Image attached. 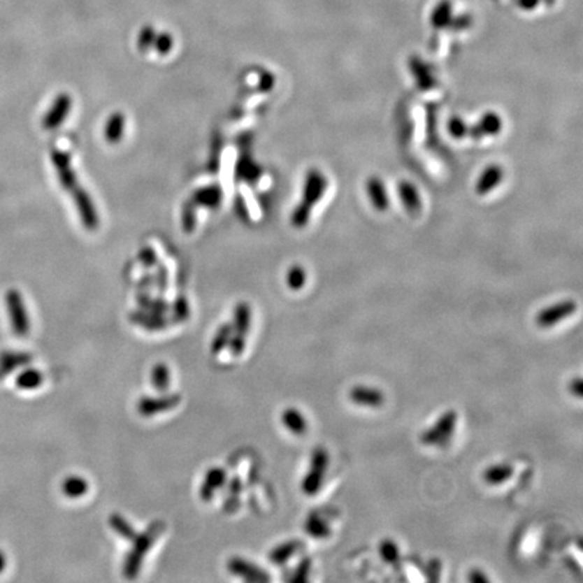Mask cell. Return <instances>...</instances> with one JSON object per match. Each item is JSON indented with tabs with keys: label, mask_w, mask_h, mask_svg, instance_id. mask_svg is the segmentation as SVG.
Segmentation results:
<instances>
[{
	"label": "cell",
	"mask_w": 583,
	"mask_h": 583,
	"mask_svg": "<svg viewBox=\"0 0 583 583\" xmlns=\"http://www.w3.org/2000/svg\"><path fill=\"white\" fill-rule=\"evenodd\" d=\"M503 178H504V169L500 165L491 164L486 166L475 182V192L480 196H485L489 192H491L494 188H497L500 182L503 181Z\"/></svg>",
	"instance_id": "2e32d148"
},
{
	"label": "cell",
	"mask_w": 583,
	"mask_h": 583,
	"mask_svg": "<svg viewBox=\"0 0 583 583\" xmlns=\"http://www.w3.org/2000/svg\"><path fill=\"white\" fill-rule=\"evenodd\" d=\"M329 185L327 177L319 169H310L305 175L304 189H303V201L304 204L313 207L326 192Z\"/></svg>",
	"instance_id": "8fae6325"
},
{
	"label": "cell",
	"mask_w": 583,
	"mask_h": 583,
	"mask_svg": "<svg viewBox=\"0 0 583 583\" xmlns=\"http://www.w3.org/2000/svg\"><path fill=\"white\" fill-rule=\"evenodd\" d=\"M169 310H171V307L164 298H161V297L153 298L152 297L150 301H149V305L145 311L152 312V313H156V315H166V312Z\"/></svg>",
	"instance_id": "b9f144b4"
},
{
	"label": "cell",
	"mask_w": 583,
	"mask_h": 583,
	"mask_svg": "<svg viewBox=\"0 0 583 583\" xmlns=\"http://www.w3.org/2000/svg\"><path fill=\"white\" fill-rule=\"evenodd\" d=\"M168 269L164 265H159L154 274V285L158 288L159 293H165L168 289Z\"/></svg>",
	"instance_id": "7bdbcfd3"
},
{
	"label": "cell",
	"mask_w": 583,
	"mask_h": 583,
	"mask_svg": "<svg viewBox=\"0 0 583 583\" xmlns=\"http://www.w3.org/2000/svg\"><path fill=\"white\" fill-rule=\"evenodd\" d=\"M542 4V0H517V6L526 13L536 10Z\"/></svg>",
	"instance_id": "c3c4849f"
},
{
	"label": "cell",
	"mask_w": 583,
	"mask_h": 583,
	"mask_svg": "<svg viewBox=\"0 0 583 583\" xmlns=\"http://www.w3.org/2000/svg\"><path fill=\"white\" fill-rule=\"evenodd\" d=\"M366 191L374 210L384 213L389 207V197L384 181L380 177H370L366 182Z\"/></svg>",
	"instance_id": "d6986e66"
},
{
	"label": "cell",
	"mask_w": 583,
	"mask_h": 583,
	"mask_svg": "<svg viewBox=\"0 0 583 583\" xmlns=\"http://www.w3.org/2000/svg\"><path fill=\"white\" fill-rule=\"evenodd\" d=\"M110 525L113 528V531L119 535L120 538H123L127 542H133L136 539V532L134 526L130 524L122 514L114 513L110 517Z\"/></svg>",
	"instance_id": "f1b7e54d"
},
{
	"label": "cell",
	"mask_w": 583,
	"mask_h": 583,
	"mask_svg": "<svg viewBox=\"0 0 583 583\" xmlns=\"http://www.w3.org/2000/svg\"><path fill=\"white\" fill-rule=\"evenodd\" d=\"M349 398L354 405L371 409L381 408L387 401L385 393L381 389L368 385L352 387Z\"/></svg>",
	"instance_id": "ba28073f"
},
{
	"label": "cell",
	"mask_w": 583,
	"mask_h": 583,
	"mask_svg": "<svg viewBox=\"0 0 583 583\" xmlns=\"http://www.w3.org/2000/svg\"><path fill=\"white\" fill-rule=\"evenodd\" d=\"M231 335H233V324L231 323L222 324L215 333L213 343H211V352L216 355L224 350L230 343Z\"/></svg>",
	"instance_id": "4dcf8cb0"
},
{
	"label": "cell",
	"mask_w": 583,
	"mask_h": 583,
	"mask_svg": "<svg viewBox=\"0 0 583 583\" xmlns=\"http://www.w3.org/2000/svg\"><path fill=\"white\" fill-rule=\"evenodd\" d=\"M72 196H73V200H75V204L78 207V214H80V217H81V222H82L84 227L88 231H95V230H97V227H99V216H97L94 201L91 200L88 192H85L82 188H80L78 185L72 191Z\"/></svg>",
	"instance_id": "30bf717a"
},
{
	"label": "cell",
	"mask_w": 583,
	"mask_h": 583,
	"mask_svg": "<svg viewBox=\"0 0 583 583\" xmlns=\"http://www.w3.org/2000/svg\"><path fill=\"white\" fill-rule=\"evenodd\" d=\"M287 285L292 291H300L305 287L307 273L300 265H293L287 273Z\"/></svg>",
	"instance_id": "1f68e13d"
},
{
	"label": "cell",
	"mask_w": 583,
	"mask_h": 583,
	"mask_svg": "<svg viewBox=\"0 0 583 583\" xmlns=\"http://www.w3.org/2000/svg\"><path fill=\"white\" fill-rule=\"evenodd\" d=\"M312 208L304 203H298L297 207L293 210L291 216V223L296 229H303L307 226L311 217Z\"/></svg>",
	"instance_id": "d590c367"
},
{
	"label": "cell",
	"mask_w": 583,
	"mask_h": 583,
	"mask_svg": "<svg viewBox=\"0 0 583 583\" xmlns=\"http://www.w3.org/2000/svg\"><path fill=\"white\" fill-rule=\"evenodd\" d=\"M281 422L284 427L296 436H301L308 429L307 417L297 408H287L281 415Z\"/></svg>",
	"instance_id": "44dd1931"
},
{
	"label": "cell",
	"mask_w": 583,
	"mask_h": 583,
	"mask_svg": "<svg viewBox=\"0 0 583 583\" xmlns=\"http://www.w3.org/2000/svg\"><path fill=\"white\" fill-rule=\"evenodd\" d=\"M398 196L409 214L416 215L422 210V199L417 188L409 182V181H401L398 184Z\"/></svg>",
	"instance_id": "ffe728a7"
},
{
	"label": "cell",
	"mask_w": 583,
	"mask_h": 583,
	"mask_svg": "<svg viewBox=\"0 0 583 583\" xmlns=\"http://www.w3.org/2000/svg\"><path fill=\"white\" fill-rule=\"evenodd\" d=\"M223 197V192L222 188L219 185H210V187H204L200 188L199 191H196L191 200L194 201L196 206H206V207H217L219 203L222 201Z\"/></svg>",
	"instance_id": "cb8c5ba5"
},
{
	"label": "cell",
	"mask_w": 583,
	"mask_h": 583,
	"mask_svg": "<svg viewBox=\"0 0 583 583\" xmlns=\"http://www.w3.org/2000/svg\"><path fill=\"white\" fill-rule=\"evenodd\" d=\"M156 48L157 50H158L161 55L168 53V52L171 50V48H172L171 38H169L168 36H162V37H159V38L157 39Z\"/></svg>",
	"instance_id": "7dc6e473"
},
{
	"label": "cell",
	"mask_w": 583,
	"mask_h": 583,
	"mask_svg": "<svg viewBox=\"0 0 583 583\" xmlns=\"http://www.w3.org/2000/svg\"><path fill=\"white\" fill-rule=\"evenodd\" d=\"M227 481L226 471L222 467H213L210 468L206 475L204 481L200 487V497L203 501L210 503L214 498L215 491L223 487Z\"/></svg>",
	"instance_id": "5bb4252c"
},
{
	"label": "cell",
	"mask_w": 583,
	"mask_h": 583,
	"mask_svg": "<svg viewBox=\"0 0 583 583\" xmlns=\"http://www.w3.org/2000/svg\"><path fill=\"white\" fill-rule=\"evenodd\" d=\"M88 489H89L88 482H87L82 477H78V475L68 477V478L62 482V485H61V490H62V493H64L68 498H72V500H75V498H81V497H82V496L88 491Z\"/></svg>",
	"instance_id": "4316f807"
},
{
	"label": "cell",
	"mask_w": 583,
	"mask_h": 583,
	"mask_svg": "<svg viewBox=\"0 0 583 583\" xmlns=\"http://www.w3.org/2000/svg\"><path fill=\"white\" fill-rule=\"evenodd\" d=\"M181 401V396L177 393L171 394H161L159 397H142L136 404V410L143 417H152L158 413L168 412L175 408Z\"/></svg>",
	"instance_id": "52a82bcc"
},
{
	"label": "cell",
	"mask_w": 583,
	"mask_h": 583,
	"mask_svg": "<svg viewBox=\"0 0 583 583\" xmlns=\"http://www.w3.org/2000/svg\"><path fill=\"white\" fill-rule=\"evenodd\" d=\"M181 227L182 231L187 233H192L196 227V204L192 200H188L182 204Z\"/></svg>",
	"instance_id": "d6a6232c"
},
{
	"label": "cell",
	"mask_w": 583,
	"mask_h": 583,
	"mask_svg": "<svg viewBox=\"0 0 583 583\" xmlns=\"http://www.w3.org/2000/svg\"><path fill=\"white\" fill-rule=\"evenodd\" d=\"M448 133L455 139H462L468 133V124L461 117H452L448 122Z\"/></svg>",
	"instance_id": "74e56055"
},
{
	"label": "cell",
	"mask_w": 583,
	"mask_h": 583,
	"mask_svg": "<svg viewBox=\"0 0 583 583\" xmlns=\"http://www.w3.org/2000/svg\"><path fill=\"white\" fill-rule=\"evenodd\" d=\"M301 547H303L301 542H298L297 539L285 542L282 545H278L277 547H274L272 551H271L269 561L273 564H277V566L285 564L300 551Z\"/></svg>",
	"instance_id": "603a6c76"
},
{
	"label": "cell",
	"mask_w": 583,
	"mask_h": 583,
	"mask_svg": "<svg viewBox=\"0 0 583 583\" xmlns=\"http://www.w3.org/2000/svg\"><path fill=\"white\" fill-rule=\"evenodd\" d=\"M477 124L485 136H498L503 130V119L493 111L485 113Z\"/></svg>",
	"instance_id": "83f0119b"
},
{
	"label": "cell",
	"mask_w": 583,
	"mask_h": 583,
	"mask_svg": "<svg viewBox=\"0 0 583 583\" xmlns=\"http://www.w3.org/2000/svg\"><path fill=\"white\" fill-rule=\"evenodd\" d=\"M578 310V304L574 300H564L554 305H548L535 316V323L540 329H551L558 323L573 316Z\"/></svg>",
	"instance_id": "5b68a950"
},
{
	"label": "cell",
	"mask_w": 583,
	"mask_h": 583,
	"mask_svg": "<svg viewBox=\"0 0 583 583\" xmlns=\"http://www.w3.org/2000/svg\"><path fill=\"white\" fill-rule=\"evenodd\" d=\"M380 556L385 563H396L400 558V547L393 539H385L378 547Z\"/></svg>",
	"instance_id": "836d02e7"
},
{
	"label": "cell",
	"mask_w": 583,
	"mask_h": 583,
	"mask_svg": "<svg viewBox=\"0 0 583 583\" xmlns=\"http://www.w3.org/2000/svg\"><path fill=\"white\" fill-rule=\"evenodd\" d=\"M542 3H545V6H552L555 0H542Z\"/></svg>",
	"instance_id": "f5cc1de1"
},
{
	"label": "cell",
	"mask_w": 583,
	"mask_h": 583,
	"mask_svg": "<svg viewBox=\"0 0 583 583\" xmlns=\"http://www.w3.org/2000/svg\"><path fill=\"white\" fill-rule=\"evenodd\" d=\"M568 391L575 396V397H581L582 396V380L580 377H577L575 380H573L568 384Z\"/></svg>",
	"instance_id": "681fc988"
},
{
	"label": "cell",
	"mask_w": 583,
	"mask_h": 583,
	"mask_svg": "<svg viewBox=\"0 0 583 583\" xmlns=\"http://www.w3.org/2000/svg\"><path fill=\"white\" fill-rule=\"evenodd\" d=\"M513 467L508 463H497L491 465L484 470L482 480L490 486H498L505 484L513 475Z\"/></svg>",
	"instance_id": "7402d4cb"
},
{
	"label": "cell",
	"mask_w": 583,
	"mask_h": 583,
	"mask_svg": "<svg viewBox=\"0 0 583 583\" xmlns=\"http://www.w3.org/2000/svg\"><path fill=\"white\" fill-rule=\"evenodd\" d=\"M42 380H43L42 374L38 370H24L17 378V385L24 390H30V389L38 388L42 384Z\"/></svg>",
	"instance_id": "e575fe53"
},
{
	"label": "cell",
	"mask_w": 583,
	"mask_h": 583,
	"mask_svg": "<svg viewBox=\"0 0 583 583\" xmlns=\"http://www.w3.org/2000/svg\"><path fill=\"white\" fill-rule=\"evenodd\" d=\"M4 566H6V559H4V555L0 552V571L4 568Z\"/></svg>",
	"instance_id": "816d5d0a"
},
{
	"label": "cell",
	"mask_w": 583,
	"mask_h": 583,
	"mask_svg": "<svg viewBox=\"0 0 583 583\" xmlns=\"http://www.w3.org/2000/svg\"><path fill=\"white\" fill-rule=\"evenodd\" d=\"M52 162L57 171L59 184L65 191L72 192L78 187V177L75 175L71 166V156L64 150H53L52 152Z\"/></svg>",
	"instance_id": "7c38bea8"
},
{
	"label": "cell",
	"mask_w": 583,
	"mask_h": 583,
	"mask_svg": "<svg viewBox=\"0 0 583 583\" xmlns=\"http://www.w3.org/2000/svg\"><path fill=\"white\" fill-rule=\"evenodd\" d=\"M312 562L310 558H304L300 564L297 566V568L294 570L293 575H292V582H305L308 580L310 571H311Z\"/></svg>",
	"instance_id": "f35d334b"
},
{
	"label": "cell",
	"mask_w": 583,
	"mask_h": 583,
	"mask_svg": "<svg viewBox=\"0 0 583 583\" xmlns=\"http://www.w3.org/2000/svg\"><path fill=\"white\" fill-rule=\"evenodd\" d=\"M172 312H173L172 322L181 323V322H187L189 319L191 310H189V304H188V301L184 296H180V297L175 298L173 307H172Z\"/></svg>",
	"instance_id": "8d00e7d4"
},
{
	"label": "cell",
	"mask_w": 583,
	"mask_h": 583,
	"mask_svg": "<svg viewBox=\"0 0 583 583\" xmlns=\"http://www.w3.org/2000/svg\"><path fill=\"white\" fill-rule=\"evenodd\" d=\"M330 466V455L327 449L317 447L311 455L310 468L301 481V490L307 496H315L323 486L326 473Z\"/></svg>",
	"instance_id": "3957f363"
},
{
	"label": "cell",
	"mask_w": 583,
	"mask_h": 583,
	"mask_svg": "<svg viewBox=\"0 0 583 583\" xmlns=\"http://www.w3.org/2000/svg\"><path fill=\"white\" fill-rule=\"evenodd\" d=\"M129 319L142 329L147 331H161L169 327L171 322L165 315H156L152 312L138 310L129 315Z\"/></svg>",
	"instance_id": "9a60e30c"
},
{
	"label": "cell",
	"mask_w": 583,
	"mask_h": 583,
	"mask_svg": "<svg viewBox=\"0 0 583 583\" xmlns=\"http://www.w3.org/2000/svg\"><path fill=\"white\" fill-rule=\"evenodd\" d=\"M252 326V310L246 303H239L233 311V335L229 349L233 357H239L246 347V336Z\"/></svg>",
	"instance_id": "277c9868"
},
{
	"label": "cell",
	"mask_w": 583,
	"mask_h": 583,
	"mask_svg": "<svg viewBox=\"0 0 583 583\" xmlns=\"http://www.w3.org/2000/svg\"><path fill=\"white\" fill-rule=\"evenodd\" d=\"M150 375H152V384L156 388L157 391L165 393L171 387V371L165 364L162 362L156 364L152 369Z\"/></svg>",
	"instance_id": "f546056e"
},
{
	"label": "cell",
	"mask_w": 583,
	"mask_h": 583,
	"mask_svg": "<svg viewBox=\"0 0 583 583\" xmlns=\"http://www.w3.org/2000/svg\"><path fill=\"white\" fill-rule=\"evenodd\" d=\"M72 108V99L71 95L62 92L57 95L55 101L52 103L50 108L42 119V127L45 130H55L64 123V120L69 115Z\"/></svg>",
	"instance_id": "9c48e42d"
},
{
	"label": "cell",
	"mask_w": 583,
	"mask_h": 583,
	"mask_svg": "<svg viewBox=\"0 0 583 583\" xmlns=\"http://www.w3.org/2000/svg\"><path fill=\"white\" fill-rule=\"evenodd\" d=\"M456 426H458V413L449 409L443 415H440L432 426H429L422 432L420 440L424 446H428V447H446L455 433Z\"/></svg>",
	"instance_id": "7a4b0ae2"
},
{
	"label": "cell",
	"mask_w": 583,
	"mask_h": 583,
	"mask_svg": "<svg viewBox=\"0 0 583 583\" xmlns=\"http://www.w3.org/2000/svg\"><path fill=\"white\" fill-rule=\"evenodd\" d=\"M304 529L307 535L313 539H326L331 535V526L329 521L317 513H311L305 520Z\"/></svg>",
	"instance_id": "d4e9b609"
},
{
	"label": "cell",
	"mask_w": 583,
	"mask_h": 583,
	"mask_svg": "<svg viewBox=\"0 0 583 583\" xmlns=\"http://www.w3.org/2000/svg\"><path fill=\"white\" fill-rule=\"evenodd\" d=\"M242 489H243L242 481H240L238 477H235V478H233V480L229 482V493H230V497L239 498V494H240Z\"/></svg>",
	"instance_id": "bcb514c9"
},
{
	"label": "cell",
	"mask_w": 583,
	"mask_h": 583,
	"mask_svg": "<svg viewBox=\"0 0 583 583\" xmlns=\"http://www.w3.org/2000/svg\"><path fill=\"white\" fill-rule=\"evenodd\" d=\"M227 567L231 574L249 582H268L271 580L269 574L264 568L255 566L252 562H247L243 558H231L227 563Z\"/></svg>",
	"instance_id": "4fadbf2b"
},
{
	"label": "cell",
	"mask_w": 583,
	"mask_h": 583,
	"mask_svg": "<svg viewBox=\"0 0 583 583\" xmlns=\"http://www.w3.org/2000/svg\"><path fill=\"white\" fill-rule=\"evenodd\" d=\"M6 304L13 323V330L17 335L24 336L30 330V322L20 292L15 289L7 292Z\"/></svg>",
	"instance_id": "8992f818"
},
{
	"label": "cell",
	"mask_w": 583,
	"mask_h": 583,
	"mask_svg": "<svg viewBox=\"0 0 583 583\" xmlns=\"http://www.w3.org/2000/svg\"><path fill=\"white\" fill-rule=\"evenodd\" d=\"M468 581L473 583L490 582L489 577L486 575L485 573H484L482 570H480V568H473V570L468 573Z\"/></svg>",
	"instance_id": "ee69618b"
},
{
	"label": "cell",
	"mask_w": 583,
	"mask_h": 583,
	"mask_svg": "<svg viewBox=\"0 0 583 583\" xmlns=\"http://www.w3.org/2000/svg\"><path fill=\"white\" fill-rule=\"evenodd\" d=\"M454 17V3L452 0H439L429 13V24L435 30L448 29L451 20Z\"/></svg>",
	"instance_id": "e0dca14e"
},
{
	"label": "cell",
	"mask_w": 583,
	"mask_h": 583,
	"mask_svg": "<svg viewBox=\"0 0 583 583\" xmlns=\"http://www.w3.org/2000/svg\"><path fill=\"white\" fill-rule=\"evenodd\" d=\"M138 258H139V262H141L145 268H153V266H156L157 262H158L156 252H154L152 247H143V249L139 252Z\"/></svg>",
	"instance_id": "60d3db41"
},
{
	"label": "cell",
	"mask_w": 583,
	"mask_h": 583,
	"mask_svg": "<svg viewBox=\"0 0 583 583\" xmlns=\"http://www.w3.org/2000/svg\"><path fill=\"white\" fill-rule=\"evenodd\" d=\"M273 85H274V76H273L272 73L265 72L261 76V80H259V89L262 92H268V91L272 89Z\"/></svg>",
	"instance_id": "f6af8a7d"
},
{
	"label": "cell",
	"mask_w": 583,
	"mask_h": 583,
	"mask_svg": "<svg viewBox=\"0 0 583 583\" xmlns=\"http://www.w3.org/2000/svg\"><path fill=\"white\" fill-rule=\"evenodd\" d=\"M409 71L413 73V76L416 78V82L419 85L420 89L427 91L435 87L436 80L433 78L432 69L428 65L427 62H424L423 59L413 56L409 59Z\"/></svg>",
	"instance_id": "ac0fdd59"
},
{
	"label": "cell",
	"mask_w": 583,
	"mask_h": 583,
	"mask_svg": "<svg viewBox=\"0 0 583 583\" xmlns=\"http://www.w3.org/2000/svg\"><path fill=\"white\" fill-rule=\"evenodd\" d=\"M471 24H473V17L470 14H458V15L454 14L448 29L454 31H463L470 29Z\"/></svg>",
	"instance_id": "ab89813d"
},
{
	"label": "cell",
	"mask_w": 583,
	"mask_h": 583,
	"mask_svg": "<svg viewBox=\"0 0 583 583\" xmlns=\"http://www.w3.org/2000/svg\"><path fill=\"white\" fill-rule=\"evenodd\" d=\"M154 285V275H152V274H145L142 278H141V281H139V284H138V288H139V291H147L150 287H153Z\"/></svg>",
	"instance_id": "f907efd6"
},
{
	"label": "cell",
	"mask_w": 583,
	"mask_h": 583,
	"mask_svg": "<svg viewBox=\"0 0 583 583\" xmlns=\"http://www.w3.org/2000/svg\"><path fill=\"white\" fill-rule=\"evenodd\" d=\"M124 133V115L122 113H114L107 119L104 126V136L108 143L115 145Z\"/></svg>",
	"instance_id": "484cf974"
},
{
	"label": "cell",
	"mask_w": 583,
	"mask_h": 583,
	"mask_svg": "<svg viewBox=\"0 0 583 583\" xmlns=\"http://www.w3.org/2000/svg\"><path fill=\"white\" fill-rule=\"evenodd\" d=\"M165 524L161 521H154L149 525L146 531L141 535L136 533V539L133 540V547L127 552L123 563V575L127 580H136L142 567V562L147 555L150 547L154 545L157 538L164 532Z\"/></svg>",
	"instance_id": "6da1fadb"
}]
</instances>
